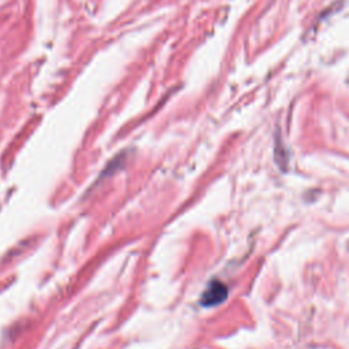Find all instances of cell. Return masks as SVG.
<instances>
[{"instance_id":"6da1fadb","label":"cell","mask_w":349,"mask_h":349,"mask_svg":"<svg viewBox=\"0 0 349 349\" xmlns=\"http://www.w3.org/2000/svg\"><path fill=\"white\" fill-rule=\"evenodd\" d=\"M228 294L227 286L221 284L219 281L211 282L210 286L207 288L202 298V303L205 306H216V304L221 303L223 300H225Z\"/></svg>"}]
</instances>
